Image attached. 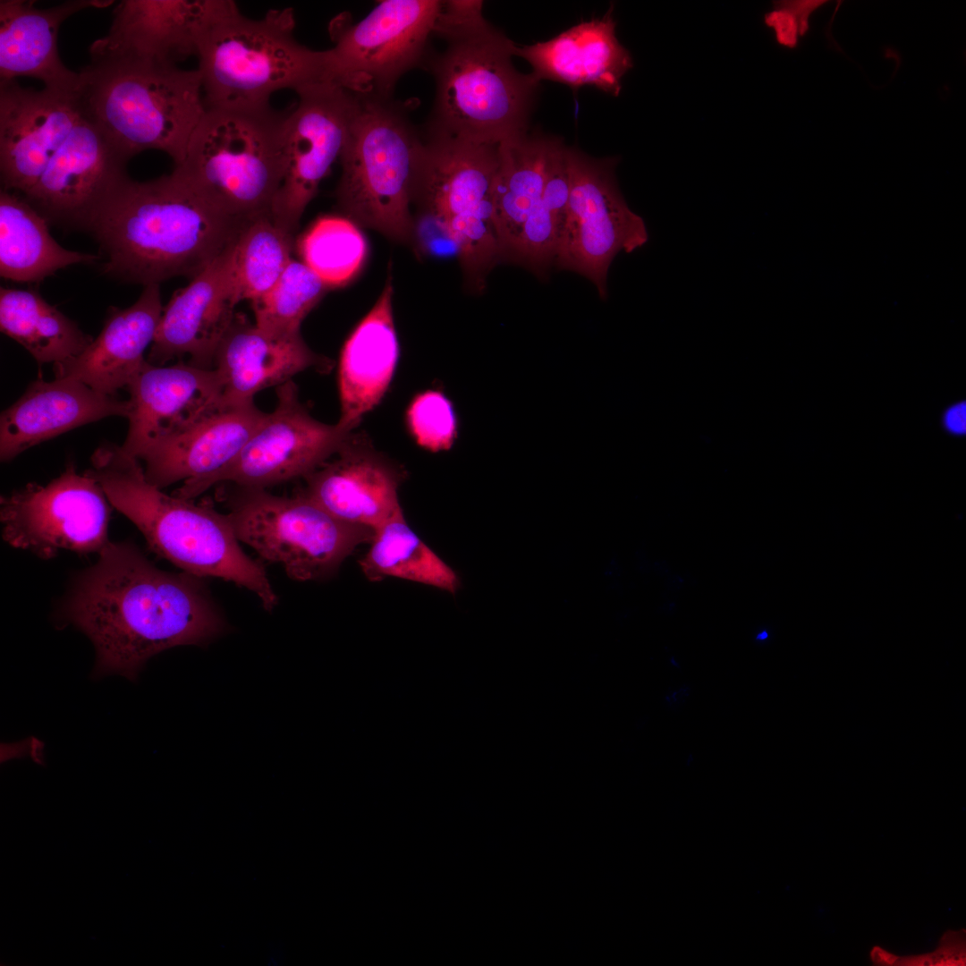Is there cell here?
<instances>
[{
	"instance_id": "3",
	"label": "cell",
	"mask_w": 966,
	"mask_h": 966,
	"mask_svg": "<svg viewBox=\"0 0 966 966\" xmlns=\"http://www.w3.org/2000/svg\"><path fill=\"white\" fill-rule=\"evenodd\" d=\"M90 463L85 473L101 485L111 505L138 528L153 552L188 573L245 588L267 611L276 606L278 596L265 568L242 550L226 514L207 503L164 493L122 445H100Z\"/></svg>"
},
{
	"instance_id": "12",
	"label": "cell",
	"mask_w": 966,
	"mask_h": 966,
	"mask_svg": "<svg viewBox=\"0 0 966 966\" xmlns=\"http://www.w3.org/2000/svg\"><path fill=\"white\" fill-rule=\"evenodd\" d=\"M570 195L554 266L589 280L602 300L614 258L644 246V219L633 212L619 189L615 157L593 158L566 148Z\"/></svg>"
},
{
	"instance_id": "19",
	"label": "cell",
	"mask_w": 966,
	"mask_h": 966,
	"mask_svg": "<svg viewBox=\"0 0 966 966\" xmlns=\"http://www.w3.org/2000/svg\"><path fill=\"white\" fill-rule=\"evenodd\" d=\"M125 164L83 113L45 172L22 198L48 223L80 228Z\"/></svg>"
},
{
	"instance_id": "14",
	"label": "cell",
	"mask_w": 966,
	"mask_h": 966,
	"mask_svg": "<svg viewBox=\"0 0 966 966\" xmlns=\"http://www.w3.org/2000/svg\"><path fill=\"white\" fill-rule=\"evenodd\" d=\"M277 402L237 456L194 490V499L219 483L267 488L305 479L334 457L353 428L314 419L301 402L292 380L276 386Z\"/></svg>"
},
{
	"instance_id": "28",
	"label": "cell",
	"mask_w": 966,
	"mask_h": 966,
	"mask_svg": "<svg viewBox=\"0 0 966 966\" xmlns=\"http://www.w3.org/2000/svg\"><path fill=\"white\" fill-rule=\"evenodd\" d=\"M393 295L389 275L378 299L347 338L340 354L338 422L353 429L382 401L396 370L400 346Z\"/></svg>"
},
{
	"instance_id": "26",
	"label": "cell",
	"mask_w": 966,
	"mask_h": 966,
	"mask_svg": "<svg viewBox=\"0 0 966 966\" xmlns=\"http://www.w3.org/2000/svg\"><path fill=\"white\" fill-rule=\"evenodd\" d=\"M159 284H148L126 309L111 307L102 330L80 354L54 365L55 377L78 379L94 390L115 395L127 388L147 360L162 315Z\"/></svg>"
},
{
	"instance_id": "34",
	"label": "cell",
	"mask_w": 966,
	"mask_h": 966,
	"mask_svg": "<svg viewBox=\"0 0 966 966\" xmlns=\"http://www.w3.org/2000/svg\"><path fill=\"white\" fill-rule=\"evenodd\" d=\"M367 251L359 225L343 216L320 217L299 243L301 261L329 288L348 283L362 267Z\"/></svg>"
},
{
	"instance_id": "11",
	"label": "cell",
	"mask_w": 966,
	"mask_h": 966,
	"mask_svg": "<svg viewBox=\"0 0 966 966\" xmlns=\"http://www.w3.org/2000/svg\"><path fill=\"white\" fill-rule=\"evenodd\" d=\"M440 0H384L361 21L333 20L324 50L326 83L353 94L392 98L402 75L425 65Z\"/></svg>"
},
{
	"instance_id": "5",
	"label": "cell",
	"mask_w": 966,
	"mask_h": 966,
	"mask_svg": "<svg viewBox=\"0 0 966 966\" xmlns=\"http://www.w3.org/2000/svg\"><path fill=\"white\" fill-rule=\"evenodd\" d=\"M294 11L243 15L230 0L219 4L197 40L206 107H261L277 91L326 83L325 52L300 43Z\"/></svg>"
},
{
	"instance_id": "25",
	"label": "cell",
	"mask_w": 966,
	"mask_h": 966,
	"mask_svg": "<svg viewBox=\"0 0 966 966\" xmlns=\"http://www.w3.org/2000/svg\"><path fill=\"white\" fill-rule=\"evenodd\" d=\"M114 1L69 0L38 9L35 1H0V79L15 80L30 77L41 80L45 89L73 95L79 72L62 62L57 36L65 20L84 9L103 8Z\"/></svg>"
},
{
	"instance_id": "6",
	"label": "cell",
	"mask_w": 966,
	"mask_h": 966,
	"mask_svg": "<svg viewBox=\"0 0 966 966\" xmlns=\"http://www.w3.org/2000/svg\"><path fill=\"white\" fill-rule=\"evenodd\" d=\"M445 42L425 65L436 88L423 133L490 145L527 134L540 81L513 66L516 44L492 24Z\"/></svg>"
},
{
	"instance_id": "13",
	"label": "cell",
	"mask_w": 966,
	"mask_h": 966,
	"mask_svg": "<svg viewBox=\"0 0 966 966\" xmlns=\"http://www.w3.org/2000/svg\"><path fill=\"white\" fill-rule=\"evenodd\" d=\"M110 508L101 485L70 463L47 485L30 482L1 496L2 537L42 559L61 551L98 554L110 542Z\"/></svg>"
},
{
	"instance_id": "36",
	"label": "cell",
	"mask_w": 966,
	"mask_h": 966,
	"mask_svg": "<svg viewBox=\"0 0 966 966\" xmlns=\"http://www.w3.org/2000/svg\"><path fill=\"white\" fill-rule=\"evenodd\" d=\"M405 422L415 443L430 452L449 450L458 436L459 420L454 406L438 390L417 394L407 407Z\"/></svg>"
},
{
	"instance_id": "17",
	"label": "cell",
	"mask_w": 966,
	"mask_h": 966,
	"mask_svg": "<svg viewBox=\"0 0 966 966\" xmlns=\"http://www.w3.org/2000/svg\"><path fill=\"white\" fill-rule=\"evenodd\" d=\"M82 115L74 94L0 81V177L3 190L23 197Z\"/></svg>"
},
{
	"instance_id": "39",
	"label": "cell",
	"mask_w": 966,
	"mask_h": 966,
	"mask_svg": "<svg viewBox=\"0 0 966 966\" xmlns=\"http://www.w3.org/2000/svg\"><path fill=\"white\" fill-rule=\"evenodd\" d=\"M428 255L455 254L458 248L444 224L435 216L419 211L413 219L412 240Z\"/></svg>"
},
{
	"instance_id": "18",
	"label": "cell",
	"mask_w": 966,
	"mask_h": 966,
	"mask_svg": "<svg viewBox=\"0 0 966 966\" xmlns=\"http://www.w3.org/2000/svg\"><path fill=\"white\" fill-rule=\"evenodd\" d=\"M230 247L163 308L147 361L165 365L188 357L191 365L212 369L217 349L240 302L230 265Z\"/></svg>"
},
{
	"instance_id": "21",
	"label": "cell",
	"mask_w": 966,
	"mask_h": 966,
	"mask_svg": "<svg viewBox=\"0 0 966 966\" xmlns=\"http://www.w3.org/2000/svg\"><path fill=\"white\" fill-rule=\"evenodd\" d=\"M253 402L227 406L139 457L147 480L162 489L177 482L173 495L191 499L197 487L229 464L266 416Z\"/></svg>"
},
{
	"instance_id": "31",
	"label": "cell",
	"mask_w": 966,
	"mask_h": 966,
	"mask_svg": "<svg viewBox=\"0 0 966 966\" xmlns=\"http://www.w3.org/2000/svg\"><path fill=\"white\" fill-rule=\"evenodd\" d=\"M0 329L38 364L64 362L80 354L93 340L32 289L0 288Z\"/></svg>"
},
{
	"instance_id": "23",
	"label": "cell",
	"mask_w": 966,
	"mask_h": 966,
	"mask_svg": "<svg viewBox=\"0 0 966 966\" xmlns=\"http://www.w3.org/2000/svg\"><path fill=\"white\" fill-rule=\"evenodd\" d=\"M130 411L129 400L97 392L78 379H37L1 413L0 459L9 462L69 430L110 416L128 418Z\"/></svg>"
},
{
	"instance_id": "30",
	"label": "cell",
	"mask_w": 966,
	"mask_h": 966,
	"mask_svg": "<svg viewBox=\"0 0 966 966\" xmlns=\"http://www.w3.org/2000/svg\"><path fill=\"white\" fill-rule=\"evenodd\" d=\"M551 138L527 134L498 144L493 187V221L501 262L541 199Z\"/></svg>"
},
{
	"instance_id": "20",
	"label": "cell",
	"mask_w": 966,
	"mask_h": 966,
	"mask_svg": "<svg viewBox=\"0 0 966 966\" xmlns=\"http://www.w3.org/2000/svg\"><path fill=\"white\" fill-rule=\"evenodd\" d=\"M334 457L304 479L300 493L335 517L373 530L402 511V472L362 436L353 433Z\"/></svg>"
},
{
	"instance_id": "35",
	"label": "cell",
	"mask_w": 966,
	"mask_h": 966,
	"mask_svg": "<svg viewBox=\"0 0 966 966\" xmlns=\"http://www.w3.org/2000/svg\"><path fill=\"white\" fill-rule=\"evenodd\" d=\"M328 289L302 261L292 258L271 289L251 302L254 323L276 336L299 335L303 319Z\"/></svg>"
},
{
	"instance_id": "8",
	"label": "cell",
	"mask_w": 966,
	"mask_h": 966,
	"mask_svg": "<svg viewBox=\"0 0 966 966\" xmlns=\"http://www.w3.org/2000/svg\"><path fill=\"white\" fill-rule=\"evenodd\" d=\"M358 96L340 156L343 216L400 242L412 240L411 205L423 133L392 98Z\"/></svg>"
},
{
	"instance_id": "10",
	"label": "cell",
	"mask_w": 966,
	"mask_h": 966,
	"mask_svg": "<svg viewBox=\"0 0 966 966\" xmlns=\"http://www.w3.org/2000/svg\"><path fill=\"white\" fill-rule=\"evenodd\" d=\"M234 487L226 515L237 539L264 560L280 564L293 580L332 576L374 536L373 530L335 517L301 493L288 497Z\"/></svg>"
},
{
	"instance_id": "41",
	"label": "cell",
	"mask_w": 966,
	"mask_h": 966,
	"mask_svg": "<svg viewBox=\"0 0 966 966\" xmlns=\"http://www.w3.org/2000/svg\"><path fill=\"white\" fill-rule=\"evenodd\" d=\"M870 961L877 965L891 966L898 964L900 958L886 949L876 945L869 952Z\"/></svg>"
},
{
	"instance_id": "37",
	"label": "cell",
	"mask_w": 966,
	"mask_h": 966,
	"mask_svg": "<svg viewBox=\"0 0 966 966\" xmlns=\"http://www.w3.org/2000/svg\"><path fill=\"white\" fill-rule=\"evenodd\" d=\"M482 8L479 0L441 1L433 35L447 41L487 27Z\"/></svg>"
},
{
	"instance_id": "1",
	"label": "cell",
	"mask_w": 966,
	"mask_h": 966,
	"mask_svg": "<svg viewBox=\"0 0 966 966\" xmlns=\"http://www.w3.org/2000/svg\"><path fill=\"white\" fill-rule=\"evenodd\" d=\"M63 617L93 643L94 674L134 680L153 656L204 646L226 629L202 578L157 568L130 542H109L73 581Z\"/></svg>"
},
{
	"instance_id": "42",
	"label": "cell",
	"mask_w": 966,
	"mask_h": 966,
	"mask_svg": "<svg viewBox=\"0 0 966 966\" xmlns=\"http://www.w3.org/2000/svg\"><path fill=\"white\" fill-rule=\"evenodd\" d=\"M767 637H768V633H767V631H761V632H759V633H758V635L756 636V640H766V639H767Z\"/></svg>"
},
{
	"instance_id": "16",
	"label": "cell",
	"mask_w": 966,
	"mask_h": 966,
	"mask_svg": "<svg viewBox=\"0 0 966 966\" xmlns=\"http://www.w3.org/2000/svg\"><path fill=\"white\" fill-rule=\"evenodd\" d=\"M126 389L131 411L122 447L137 459L227 407L216 370L182 361L159 366L146 360Z\"/></svg>"
},
{
	"instance_id": "32",
	"label": "cell",
	"mask_w": 966,
	"mask_h": 966,
	"mask_svg": "<svg viewBox=\"0 0 966 966\" xmlns=\"http://www.w3.org/2000/svg\"><path fill=\"white\" fill-rule=\"evenodd\" d=\"M370 544L359 561L370 581L395 577L452 594L461 587L457 573L412 531L402 511L374 530Z\"/></svg>"
},
{
	"instance_id": "9",
	"label": "cell",
	"mask_w": 966,
	"mask_h": 966,
	"mask_svg": "<svg viewBox=\"0 0 966 966\" xmlns=\"http://www.w3.org/2000/svg\"><path fill=\"white\" fill-rule=\"evenodd\" d=\"M423 137L412 205L444 224L458 248L467 285L479 292L501 262L493 221L498 145Z\"/></svg>"
},
{
	"instance_id": "27",
	"label": "cell",
	"mask_w": 966,
	"mask_h": 966,
	"mask_svg": "<svg viewBox=\"0 0 966 966\" xmlns=\"http://www.w3.org/2000/svg\"><path fill=\"white\" fill-rule=\"evenodd\" d=\"M615 27L611 6L603 17L580 22L547 41L516 46L514 55L530 64L538 81L592 86L616 97L632 58L617 39Z\"/></svg>"
},
{
	"instance_id": "2",
	"label": "cell",
	"mask_w": 966,
	"mask_h": 966,
	"mask_svg": "<svg viewBox=\"0 0 966 966\" xmlns=\"http://www.w3.org/2000/svg\"><path fill=\"white\" fill-rule=\"evenodd\" d=\"M249 221L217 209L174 172L146 182L124 174L80 229L97 242L106 275L146 286L192 278Z\"/></svg>"
},
{
	"instance_id": "38",
	"label": "cell",
	"mask_w": 966,
	"mask_h": 966,
	"mask_svg": "<svg viewBox=\"0 0 966 966\" xmlns=\"http://www.w3.org/2000/svg\"><path fill=\"white\" fill-rule=\"evenodd\" d=\"M824 3L826 1L782 2L767 15L766 21L775 30L779 43L792 47L797 44L798 36L807 30L810 13Z\"/></svg>"
},
{
	"instance_id": "15",
	"label": "cell",
	"mask_w": 966,
	"mask_h": 966,
	"mask_svg": "<svg viewBox=\"0 0 966 966\" xmlns=\"http://www.w3.org/2000/svg\"><path fill=\"white\" fill-rule=\"evenodd\" d=\"M284 127L285 172L271 217L291 234L321 181L340 158L356 111L358 96L330 83L296 92Z\"/></svg>"
},
{
	"instance_id": "4",
	"label": "cell",
	"mask_w": 966,
	"mask_h": 966,
	"mask_svg": "<svg viewBox=\"0 0 966 966\" xmlns=\"http://www.w3.org/2000/svg\"><path fill=\"white\" fill-rule=\"evenodd\" d=\"M89 56L74 93L82 113L126 163L156 149L179 165L207 109L198 69Z\"/></svg>"
},
{
	"instance_id": "24",
	"label": "cell",
	"mask_w": 966,
	"mask_h": 966,
	"mask_svg": "<svg viewBox=\"0 0 966 966\" xmlns=\"http://www.w3.org/2000/svg\"><path fill=\"white\" fill-rule=\"evenodd\" d=\"M332 361L313 352L301 334L276 336L235 318L223 338L214 362L223 385L226 406L253 402L254 395L278 386L309 369L329 371Z\"/></svg>"
},
{
	"instance_id": "29",
	"label": "cell",
	"mask_w": 966,
	"mask_h": 966,
	"mask_svg": "<svg viewBox=\"0 0 966 966\" xmlns=\"http://www.w3.org/2000/svg\"><path fill=\"white\" fill-rule=\"evenodd\" d=\"M47 220L15 192L0 191V275L38 283L66 267L99 261V255L67 250L51 236Z\"/></svg>"
},
{
	"instance_id": "7",
	"label": "cell",
	"mask_w": 966,
	"mask_h": 966,
	"mask_svg": "<svg viewBox=\"0 0 966 966\" xmlns=\"http://www.w3.org/2000/svg\"><path fill=\"white\" fill-rule=\"evenodd\" d=\"M287 114L271 105L207 107L173 172L227 215H271L285 172Z\"/></svg>"
},
{
	"instance_id": "22",
	"label": "cell",
	"mask_w": 966,
	"mask_h": 966,
	"mask_svg": "<svg viewBox=\"0 0 966 966\" xmlns=\"http://www.w3.org/2000/svg\"><path fill=\"white\" fill-rule=\"evenodd\" d=\"M219 0H123L89 55L177 65L197 54L199 35Z\"/></svg>"
},
{
	"instance_id": "40",
	"label": "cell",
	"mask_w": 966,
	"mask_h": 966,
	"mask_svg": "<svg viewBox=\"0 0 966 966\" xmlns=\"http://www.w3.org/2000/svg\"><path fill=\"white\" fill-rule=\"evenodd\" d=\"M946 427L953 432L962 434L966 430L965 402L952 407L945 415Z\"/></svg>"
},
{
	"instance_id": "33",
	"label": "cell",
	"mask_w": 966,
	"mask_h": 966,
	"mask_svg": "<svg viewBox=\"0 0 966 966\" xmlns=\"http://www.w3.org/2000/svg\"><path fill=\"white\" fill-rule=\"evenodd\" d=\"M292 234L271 215L250 220L230 246V265L239 301L250 302L267 293L292 258Z\"/></svg>"
}]
</instances>
